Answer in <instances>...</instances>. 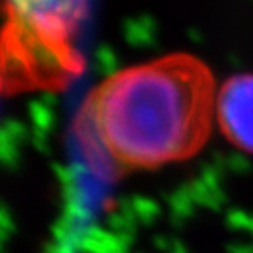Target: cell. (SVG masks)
Instances as JSON below:
<instances>
[{"mask_svg": "<svg viewBox=\"0 0 253 253\" xmlns=\"http://www.w3.org/2000/svg\"><path fill=\"white\" fill-rule=\"evenodd\" d=\"M216 93L201 58L172 53L104 79L81 106L76 132L113 174L158 169L206 146Z\"/></svg>", "mask_w": 253, "mask_h": 253, "instance_id": "cell-1", "label": "cell"}, {"mask_svg": "<svg viewBox=\"0 0 253 253\" xmlns=\"http://www.w3.org/2000/svg\"><path fill=\"white\" fill-rule=\"evenodd\" d=\"M84 62L72 44H58L7 23L0 34V91L62 90L81 74Z\"/></svg>", "mask_w": 253, "mask_h": 253, "instance_id": "cell-2", "label": "cell"}, {"mask_svg": "<svg viewBox=\"0 0 253 253\" xmlns=\"http://www.w3.org/2000/svg\"><path fill=\"white\" fill-rule=\"evenodd\" d=\"M7 23L36 32L53 42L71 44L86 14V0H0Z\"/></svg>", "mask_w": 253, "mask_h": 253, "instance_id": "cell-3", "label": "cell"}, {"mask_svg": "<svg viewBox=\"0 0 253 253\" xmlns=\"http://www.w3.org/2000/svg\"><path fill=\"white\" fill-rule=\"evenodd\" d=\"M216 123L234 148L253 155V72L230 76L220 86Z\"/></svg>", "mask_w": 253, "mask_h": 253, "instance_id": "cell-4", "label": "cell"}]
</instances>
